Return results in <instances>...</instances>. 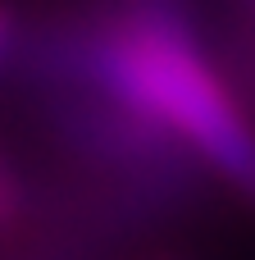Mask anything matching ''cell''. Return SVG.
Instances as JSON below:
<instances>
[{"instance_id":"1","label":"cell","mask_w":255,"mask_h":260,"mask_svg":"<svg viewBox=\"0 0 255 260\" xmlns=\"http://www.w3.org/2000/svg\"><path fill=\"white\" fill-rule=\"evenodd\" d=\"M46 55L73 87L151 119L255 206V119L205 55L187 0H119L105 18L59 32Z\"/></svg>"},{"instance_id":"2","label":"cell","mask_w":255,"mask_h":260,"mask_svg":"<svg viewBox=\"0 0 255 260\" xmlns=\"http://www.w3.org/2000/svg\"><path fill=\"white\" fill-rule=\"evenodd\" d=\"M14 32H18V27H14V9L0 0V64H5V55H9V46H14Z\"/></svg>"}]
</instances>
